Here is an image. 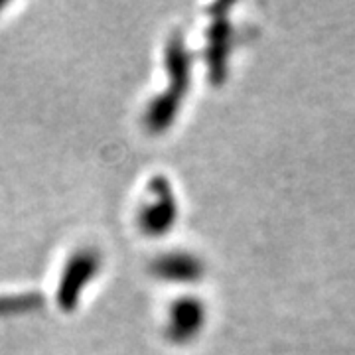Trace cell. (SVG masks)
Wrapping results in <instances>:
<instances>
[]
</instances>
